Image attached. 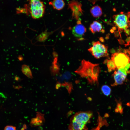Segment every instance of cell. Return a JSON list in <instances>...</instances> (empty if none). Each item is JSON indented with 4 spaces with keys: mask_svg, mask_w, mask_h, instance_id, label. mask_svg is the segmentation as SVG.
<instances>
[{
    "mask_svg": "<svg viewBox=\"0 0 130 130\" xmlns=\"http://www.w3.org/2000/svg\"><path fill=\"white\" fill-rule=\"evenodd\" d=\"M100 70L99 64H93L83 59L81 61L80 66L75 72L81 77L86 79L89 84L98 85Z\"/></svg>",
    "mask_w": 130,
    "mask_h": 130,
    "instance_id": "obj_1",
    "label": "cell"
},
{
    "mask_svg": "<svg viewBox=\"0 0 130 130\" xmlns=\"http://www.w3.org/2000/svg\"><path fill=\"white\" fill-rule=\"evenodd\" d=\"M92 116L90 112H82L76 114L71 119L70 130H83Z\"/></svg>",
    "mask_w": 130,
    "mask_h": 130,
    "instance_id": "obj_2",
    "label": "cell"
},
{
    "mask_svg": "<svg viewBox=\"0 0 130 130\" xmlns=\"http://www.w3.org/2000/svg\"><path fill=\"white\" fill-rule=\"evenodd\" d=\"M29 3V11L32 17L34 19L42 17L45 9L43 2L39 0H32L30 1Z\"/></svg>",
    "mask_w": 130,
    "mask_h": 130,
    "instance_id": "obj_3",
    "label": "cell"
},
{
    "mask_svg": "<svg viewBox=\"0 0 130 130\" xmlns=\"http://www.w3.org/2000/svg\"><path fill=\"white\" fill-rule=\"evenodd\" d=\"M108 49L107 46L97 41L93 42L92 46L88 50L95 58L99 59L109 56Z\"/></svg>",
    "mask_w": 130,
    "mask_h": 130,
    "instance_id": "obj_4",
    "label": "cell"
},
{
    "mask_svg": "<svg viewBox=\"0 0 130 130\" xmlns=\"http://www.w3.org/2000/svg\"><path fill=\"white\" fill-rule=\"evenodd\" d=\"M111 59L113 61L117 69L124 67L130 62V58L127 54L121 52L113 53Z\"/></svg>",
    "mask_w": 130,
    "mask_h": 130,
    "instance_id": "obj_5",
    "label": "cell"
},
{
    "mask_svg": "<svg viewBox=\"0 0 130 130\" xmlns=\"http://www.w3.org/2000/svg\"><path fill=\"white\" fill-rule=\"evenodd\" d=\"M114 19V22L118 28L124 30L127 29L128 22L129 20L128 18L125 14H120L114 15L113 16Z\"/></svg>",
    "mask_w": 130,
    "mask_h": 130,
    "instance_id": "obj_6",
    "label": "cell"
},
{
    "mask_svg": "<svg viewBox=\"0 0 130 130\" xmlns=\"http://www.w3.org/2000/svg\"><path fill=\"white\" fill-rule=\"evenodd\" d=\"M86 29L81 23H78L72 28V32L75 37L78 38L82 37L86 31Z\"/></svg>",
    "mask_w": 130,
    "mask_h": 130,
    "instance_id": "obj_7",
    "label": "cell"
},
{
    "mask_svg": "<svg viewBox=\"0 0 130 130\" xmlns=\"http://www.w3.org/2000/svg\"><path fill=\"white\" fill-rule=\"evenodd\" d=\"M114 80V83L111 84V86H114L123 84L125 80L126 77L117 72L115 71L112 74Z\"/></svg>",
    "mask_w": 130,
    "mask_h": 130,
    "instance_id": "obj_8",
    "label": "cell"
},
{
    "mask_svg": "<svg viewBox=\"0 0 130 130\" xmlns=\"http://www.w3.org/2000/svg\"><path fill=\"white\" fill-rule=\"evenodd\" d=\"M90 29L91 32L94 33L96 32L104 31H103L102 26L101 24L97 21H94L91 24Z\"/></svg>",
    "mask_w": 130,
    "mask_h": 130,
    "instance_id": "obj_9",
    "label": "cell"
},
{
    "mask_svg": "<svg viewBox=\"0 0 130 130\" xmlns=\"http://www.w3.org/2000/svg\"><path fill=\"white\" fill-rule=\"evenodd\" d=\"M90 12L93 17L95 18L100 17L102 13L101 7L97 5L91 7L90 10Z\"/></svg>",
    "mask_w": 130,
    "mask_h": 130,
    "instance_id": "obj_10",
    "label": "cell"
},
{
    "mask_svg": "<svg viewBox=\"0 0 130 130\" xmlns=\"http://www.w3.org/2000/svg\"><path fill=\"white\" fill-rule=\"evenodd\" d=\"M51 4L54 8L58 10L62 9L64 7L65 3L62 0H53Z\"/></svg>",
    "mask_w": 130,
    "mask_h": 130,
    "instance_id": "obj_11",
    "label": "cell"
},
{
    "mask_svg": "<svg viewBox=\"0 0 130 130\" xmlns=\"http://www.w3.org/2000/svg\"><path fill=\"white\" fill-rule=\"evenodd\" d=\"M104 63H106L108 71L109 72H110L117 69L115 64L111 59L105 60L104 61Z\"/></svg>",
    "mask_w": 130,
    "mask_h": 130,
    "instance_id": "obj_12",
    "label": "cell"
},
{
    "mask_svg": "<svg viewBox=\"0 0 130 130\" xmlns=\"http://www.w3.org/2000/svg\"><path fill=\"white\" fill-rule=\"evenodd\" d=\"M22 71L23 73L27 77L30 78H32L31 71L28 66L23 65L22 67Z\"/></svg>",
    "mask_w": 130,
    "mask_h": 130,
    "instance_id": "obj_13",
    "label": "cell"
},
{
    "mask_svg": "<svg viewBox=\"0 0 130 130\" xmlns=\"http://www.w3.org/2000/svg\"><path fill=\"white\" fill-rule=\"evenodd\" d=\"M101 90L103 94L107 96L110 95L111 92V90L110 87L106 85H103L102 86Z\"/></svg>",
    "mask_w": 130,
    "mask_h": 130,
    "instance_id": "obj_14",
    "label": "cell"
},
{
    "mask_svg": "<svg viewBox=\"0 0 130 130\" xmlns=\"http://www.w3.org/2000/svg\"><path fill=\"white\" fill-rule=\"evenodd\" d=\"M62 85L65 88L69 94L71 92L73 89V86L71 83L65 82L62 84Z\"/></svg>",
    "mask_w": 130,
    "mask_h": 130,
    "instance_id": "obj_15",
    "label": "cell"
},
{
    "mask_svg": "<svg viewBox=\"0 0 130 130\" xmlns=\"http://www.w3.org/2000/svg\"><path fill=\"white\" fill-rule=\"evenodd\" d=\"M52 73L54 74H56L59 72V66L57 65L53 64V65L51 68Z\"/></svg>",
    "mask_w": 130,
    "mask_h": 130,
    "instance_id": "obj_16",
    "label": "cell"
},
{
    "mask_svg": "<svg viewBox=\"0 0 130 130\" xmlns=\"http://www.w3.org/2000/svg\"><path fill=\"white\" fill-rule=\"evenodd\" d=\"M117 72L126 77L127 73L125 71L124 67H122L117 69Z\"/></svg>",
    "mask_w": 130,
    "mask_h": 130,
    "instance_id": "obj_17",
    "label": "cell"
},
{
    "mask_svg": "<svg viewBox=\"0 0 130 130\" xmlns=\"http://www.w3.org/2000/svg\"><path fill=\"white\" fill-rule=\"evenodd\" d=\"M127 73L130 74V62L124 67Z\"/></svg>",
    "mask_w": 130,
    "mask_h": 130,
    "instance_id": "obj_18",
    "label": "cell"
},
{
    "mask_svg": "<svg viewBox=\"0 0 130 130\" xmlns=\"http://www.w3.org/2000/svg\"><path fill=\"white\" fill-rule=\"evenodd\" d=\"M4 130H16V128L13 126L7 125L5 127Z\"/></svg>",
    "mask_w": 130,
    "mask_h": 130,
    "instance_id": "obj_19",
    "label": "cell"
},
{
    "mask_svg": "<svg viewBox=\"0 0 130 130\" xmlns=\"http://www.w3.org/2000/svg\"><path fill=\"white\" fill-rule=\"evenodd\" d=\"M125 41L127 43V44H124L125 47L130 45V36L129 37H127V38Z\"/></svg>",
    "mask_w": 130,
    "mask_h": 130,
    "instance_id": "obj_20",
    "label": "cell"
},
{
    "mask_svg": "<svg viewBox=\"0 0 130 130\" xmlns=\"http://www.w3.org/2000/svg\"><path fill=\"white\" fill-rule=\"evenodd\" d=\"M124 32L125 33L126 35L127 36L130 35V30L129 29H125L124 30Z\"/></svg>",
    "mask_w": 130,
    "mask_h": 130,
    "instance_id": "obj_21",
    "label": "cell"
},
{
    "mask_svg": "<svg viewBox=\"0 0 130 130\" xmlns=\"http://www.w3.org/2000/svg\"><path fill=\"white\" fill-rule=\"evenodd\" d=\"M62 86V84L58 82L56 85V89H58Z\"/></svg>",
    "mask_w": 130,
    "mask_h": 130,
    "instance_id": "obj_22",
    "label": "cell"
},
{
    "mask_svg": "<svg viewBox=\"0 0 130 130\" xmlns=\"http://www.w3.org/2000/svg\"><path fill=\"white\" fill-rule=\"evenodd\" d=\"M118 40L119 43L121 45H123L124 44L125 42L124 41L123 39H118Z\"/></svg>",
    "mask_w": 130,
    "mask_h": 130,
    "instance_id": "obj_23",
    "label": "cell"
},
{
    "mask_svg": "<svg viewBox=\"0 0 130 130\" xmlns=\"http://www.w3.org/2000/svg\"><path fill=\"white\" fill-rule=\"evenodd\" d=\"M115 34V37H119V32L118 31H116L114 33Z\"/></svg>",
    "mask_w": 130,
    "mask_h": 130,
    "instance_id": "obj_24",
    "label": "cell"
},
{
    "mask_svg": "<svg viewBox=\"0 0 130 130\" xmlns=\"http://www.w3.org/2000/svg\"><path fill=\"white\" fill-rule=\"evenodd\" d=\"M18 59L20 61H22L23 59V57L21 56H19L18 57Z\"/></svg>",
    "mask_w": 130,
    "mask_h": 130,
    "instance_id": "obj_25",
    "label": "cell"
},
{
    "mask_svg": "<svg viewBox=\"0 0 130 130\" xmlns=\"http://www.w3.org/2000/svg\"><path fill=\"white\" fill-rule=\"evenodd\" d=\"M127 17L129 18H130V12H128L127 13Z\"/></svg>",
    "mask_w": 130,
    "mask_h": 130,
    "instance_id": "obj_26",
    "label": "cell"
},
{
    "mask_svg": "<svg viewBox=\"0 0 130 130\" xmlns=\"http://www.w3.org/2000/svg\"><path fill=\"white\" fill-rule=\"evenodd\" d=\"M15 79L16 81H18L19 80V78L17 77H15Z\"/></svg>",
    "mask_w": 130,
    "mask_h": 130,
    "instance_id": "obj_27",
    "label": "cell"
}]
</instances>
